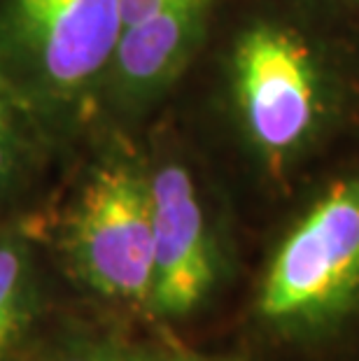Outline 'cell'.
<instances>
[{
    "label": "cell",
    "instance_id": "7a4b0ae2",
    "mask_svg": "<svg viewBox=\"0 0 359 361\" xmlns=\"http://www.w3.org/2000/svg\"><path fill=\"white\" fill-rule=\"evenodd\" d=\"M255 317L278 343L315 355L359 331V161L303 191L264 261Z\"/></svg>",
    "mask_w": 359,
    "mask_h": 361
},
{
    "label": "cell",
    "instance_id": "277c9868",
    "mask_svg": "<svg viewBox=\"0 0 359 361\" xmlns=\"http://www.w3.org/2000/svg\"><path fill=\"white\" fill-rule=\"evenodd\" d=\"M3 26L10 61L54 105L98 89L124 30L119 0H7Z\"/></svg>",
    "mask_w": 359,
    "mask_h": 361
},
{
    "label": "cell",
    "instance_id": "52a82bcc",
    "mask_svg": "<svg viewBox=\"0 0 359 361\" xmlns=\"http://www.w3.org/2000/svg\"><path fill=\"white\" fill-rule=\"evenodd\" d=\"M30 271L21 245L0 240V359L14 348L30 317Z\"/></svg>",
    "mask_w": 359,
    "mask_h": 361
},
{
    "label": "cell",
    "instance_id": "6da1fadb",
    "mask_svg": "<svg viewBox=\"0 0 359 361\" xmlns=\"http://www.w3.org/2000/svg\"><path fill=\"white\" fill-rule=\"evenodd\" d=\"M331 17L255 14L224 61L236 133L257 171L292 182L317 164L359 114V66Z\"/></svg>",
    "mask_w": 359,
    "mask_h": 361
},
{
    "label": "cell",
    "instance_id": "5b68a950",
    "mask_svg": "<svg viewBox=\"0 0 359 361\" xmlns=\"http://www.w3.org/2000/svg\"><path fill=\"white\" fill-rule=\"evenodd\" d=\"M152 296L150 310L185 319L208 303L224 273V255L194 171L168 157L150 168Z\"/></svg>",
    "mask_w": 359,
    "mask_h": 361
},
{
    "label": "cell",
    "instance_id": "7c38bea8",
    "mask_svg": "<svg viewBox=\"0 0 359 361\" xmlns=\"http://www.w3.org/2000/svg\"><path fill=\"white\" fill-rule=\"evenodd\" d=\"M182 361H233V359H194V357H185Z\"/></svg>",
    "mask_w": 359,
    "mask_h": 361
},
{
    "label": "cell",
    "instance_id": "8fae6325",
    "mask_svg": "<svg viewBox=\"0 0 359 361\" xmlns=\"http://www.w3.org/2000/svg\"><path fill=\"white\" fill-rule=\"evenodd\" d=\"M315 7L329 14L334 21L359 26V0H315Z\"/></svg>",
    "mask_w": 359,
    "mask_h": 361
},
{
    "label": "cell",
    "instance_id": "3957f363",
    "mask_svg": "<svg viewBox=\"0 0 359 361\" xmlns=\"http://www.w3.org/2000/svg\"><path fill=\"white\" fill-rule=\"evenodd\" d=\"M66 247L78 278L103 298L150 308V168L133 157L96 164L75 201Z\"/></svg>",
    "mask_w": 359,
    "mask_h": 361
},
{
    "label": "cell",
    "instance_id": "8992f818",
    "mask_svg": "<svg viewBox=\"0 0 359 361\" xmlns=\"http://www.w3.org/2000/svg\"><path fill=\"white\" fill-rule=\"evenodd\" d=\"M215 0H187L121 30L108 80L114 98L140 110L178 82L208 35Z\"/></svg>",
    "mask_w": 359,
    "mask_h": 361
},
{
    "label": "cell",
    "instance_id": "ba28073f",
    "mask_svg": "<svg viewBox=\"0 0 359 361\" xmlns=\"http://www.w3.org/2000/svg\"><path fill=\"white\" fill-rule=\"evenodd\" d=\"M182 355H168L147 348H133V345L121 343H80L71 345L54 361H182Z\"/></svg>",
    "mask_w": 359,
    "mask_h": 361
},
{
    "label": "cell",
    "instance_id": "30bf717a",
    "mask_svg": "<svg viewBox=\"0 0 359 361\" xmlns=\"http://www.w3.org/2000/svg\"><path fill=\"white\" fill-rule=\"evenodd\" d=\"M182 3H187V0H119L121 24H124V28L133 26V24H138V21H145L159 12H166Z\"/></svg>",
    "mask_w": 359,
    "mask_h": 361
},
{
    "label": "cell",
    "instance_id": "9c48e42d",
    "mask_svg": "<svg viewBox=\"0 0 359 361\" xmlns=\"http://www.w3.org/2000/svg\"><path fill=\"white\" fill-rule=\"evenodd\" d=\"M17 166V121L7 82L0 75V187H5Z\"/></svg>",
    "mask_w": 359,
    "mask_h": 361
}]
</instances>
